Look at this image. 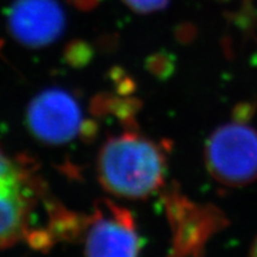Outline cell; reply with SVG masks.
Wrapping results in <instances>:
<instances>
[{"instance_id": "cell-1", "label": "cell", "mask_w": 257, "mask_h": 257, "mask_svg": "<svg viewBox=\"0 0 257 257\" xmlns=\"http://www.w3.org/2000/svg\"><path fill=\"white\" fill-rule=\"evenodd\" d=\"M96 170L104 188L115 197L146 199L162 187L167 157L160 144L126 133L106 141L99 152Z\"/></svg>"}, {"instance_id": "cell-2", "label": "cell", "mask_w": 257, "mask_h": 257, "mask_svg": "<svg viewBox=\"0 0 257 257\" xmlns=\"http://www.w3.org/2000/svg\"><path fill=\"white\" fill-rule=\"evenodd\" d=\"M43 187L28 160L0 147V251L31 236L30 225Z\"/></svg>"}, {"instance_id": "cell-3", "label": "cell", "mask_w": 257, "mask_h": 257, "mask_svg": "<svg viewBox=\"0 0 257 257\" xmlns=\"http://www.w3.org/2000/svg\"><path fill=\"white\" fill-rule=\"evenodd\" d=\"M205 165L221 185L242 187L257 180V130L236 119L218 126L205 144Z\"/></svg>"}, {"instance_id": "cell-4", "label": "cell", "mask_w": 257, "mask_h": 257, "mask_svg": "<svg viewBox=\"0 0 257 257\" xmlns=\"http://www.w3.org/2000/svg\"><path fill=\"white\" fill-rule=\"evenodd\" d=\"M141 243L133 214L106 201L86 221V257H140Z\"/></svg>"}, {"instance_id": "cell-5", "label": "cell", "mask_w": 257, "mask_h": 257, "mask_svg": "<svg viewBox=\"0 0 257 257\" xmlns=\"http://www.w3.org/2000/svg\"><path fill=\"white\" fill-rule=\"evenodd\" d=\"M27 123L38 141L63 144L72 141L83 125L79 102L68 92L51 88L32 99L28 108Z\"/></svg>"}, {"instance_id": "cell-6", "label": "cell", "mask_w": 257, "mask_h": 257, "mask_svg": "<svg viewBox=\"0 0 257 257\" xmlns=\"http://www.w3.org/2000/svg\"><path fill=\"white\" fill-rule=\"evenodd\" d=\"M6 22L11 36L29 48H43L61 37L66 14L57 0H15Z\"/></svg>"}, {"instance_id": "cell-7", "label": "cell", "mask_w": 257, "mask_h": 257, "mask_svg": "<svg viewBox=\"0 0 257 257\" xmlns=\"http://www.w3.org/2000/svg\"><path fill=\"white\" fill-rule=\"evenodd\" d=\"M123 3L138 14H152L165 9L169 0H123Z\"/></svg>"}, {"instance_id": "cell-8", "label": "cell", "mask_w": 257, "mask_h": 257, "mask_svg": "<svg viewBox=\"0 0 257 257\" xmlns=\"http://www.w3.org/2000/svg\"><path fill=\"white\" fill-rule=\"evenodd\" d=\"M250 257H257V238L253 240L251 249H250Z\"/></svg>"}]
</instances>
